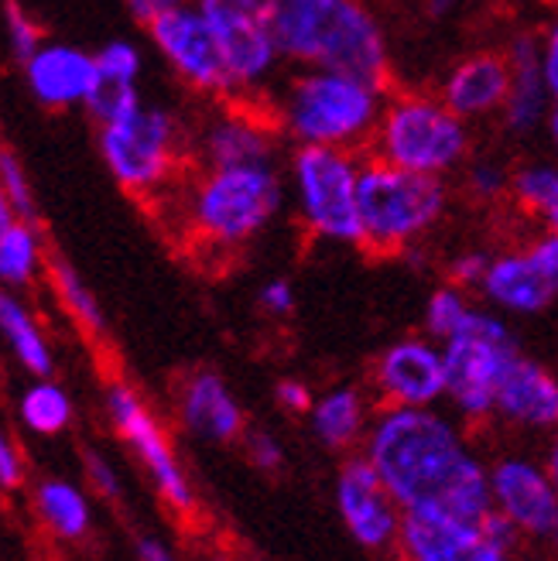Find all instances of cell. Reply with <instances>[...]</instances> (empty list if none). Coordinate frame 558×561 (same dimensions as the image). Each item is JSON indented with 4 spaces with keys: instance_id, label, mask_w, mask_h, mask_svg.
Instances as JSON below:
<instances>
[{
    "instance_id": "1",
    "label": "cell",
    "mask_w": 558,
    "mask_h": 561,
    "mask_svg": "<svg viewBox=\"0 0 558 561\" xmlns=\"http://www.w3.org/2000/svg\"><path fill=\"white\" fill-rule=\"evenodd\" d=\"M367 459L411 514L480 524L493 511L490 472L453 421L432 408H387L371 428Z\"/></svg>"
},
{
    "instance_id": "2",
    "label": "cell",
    "mask_w": 558,
    "mask_h": 561,
    "mask_svg": "<svg viewBox=\"0 0 558 561\" xmlns=\"http://www.w3.org/2000/svg\"><path fill=\"white\" fill-rule=\"evenodd\" d=\"M267 18L282 62L387 79L390 48L367 0H267Z\"/></svg>"
},
{
    "instance_id": "3",
    "label": "cell",
    "mask_w": 558,
    "mask_h": 561,
    "mask_svg": "<svg viewBox=\"0 0 558 561\" xmlns=\"http://www.w3.org/2000/svg\"><path fill=\"white\" fill-rule=\"evenodd\" d=\"M179 185V222L195 250L234 254L254 243L285 206V179L274 161L203 168Z\"/></svg>"
},
{
    "instance_id": "4",
    "label": "cell",
    "mask_w": 558,
    "mask_h": 561,
    "mask_svg": "<svg viewBox=\"0 0 558 561\" xmlns=\"http://www.w3.org/2000/svg\"><path fill=\"white\" fill-rule=\"evenodd\" d=\"M384 82L337 69H298L271 100L274 124L295 145L360 151L384 110Z\"/></svg>"
},
{
    "instance_id": "5",
    "label": "cell",
    "mask_w": 558,
    "mask_h": 561,
    "mask_svg": "<svg viewBox=\"0 0 558 561\" xmlns=\"http://www.w3.org/2000/svg\"><path fill=\"white\" fill-rule=\"evenodd\" d=\"M96 148L110 179L130 199H164L192 158L189 134L169 106L137 103L130 114L96 124Z\"/></svg>"
},
{
    "instance_id": "6",
    "label": "cell",
    "mask_w": 558,
    "mask_h": 561,
    "mask_svg": "<svg viewBox=\"0 0 558 561\" xmlns=\"http://www.w3.org/2000/svg\"><path fill=\"white\" fill-rule=\"evenodd\" d=\"M360 247L371 254H405L425 240L449 209L445 179L418 175L374 154L360 164Z\"/></svg>"
},
{
    "instance_id": "7",
    "label": "cell",
    "mask_w": 558,
    "mask_h": 561,
    "mask_svg": "<svg viewBox=\"0 0 558 561\" xmlns=\"http://www.w3.org/2000/svg\"><path fill=\"white\" fill-rule=\"evenodd\" d=\"M371 145L387 164L445 179L469 154V127L439 96L395 93L384 100Z\"/></svg>"
},
{
    "instance_id": "8",
    "label": "cell",
    "mask_w": 558,
    "mask_h": 561,
    "mask_svg": "<svg viewBox=\"0 0 558 561\" xmlns=\"http://www.w3.org/2000/svg\"><path fill=\"white\" fill-rule=\"evenodd\" d=\"M360 158L346 148L295 145L288 161L292 203L312 240L360 247Z\"/></svg>"
},
{
    "instance_id": "9",
    "label": "cell",
    "mask_w": 558,
    "mask_h": 561,
    "mask_svg": "<svg viewBox=\"0 0 558 561\" xmlns=\"http://www.w3.org/2000/svg\"><path fill=\"white\" fill-rule=\"evenodd\" d=\"M439 346L445 356V398H453V404L472 421L490 417L500 377L514 353H521L508 322L493 308L472 305L463 329Z\"/></svg>"
},
{
    "instance_id": "10",
    "label": "cell",
    "mask_w": 558,
    "mask_h": 561,
    "mask_svg": "<svg viewBox=\"0 0 558 561\" xmlns=\"http://www.w3.org/2000/svg\"><path fill=\"white\" fill-rule=\"evenodd\" d=\"M192 4L200 8L219 45L234 96L261 100L277 66H282V51H277L267 18V0H192Z\"/></svg>"
},
{
    "instance_id": "11",
    "label": "cell",
    "mask_w": 558,
    "mask_h": 561,
    "mask_svg": "<svg viewBox=\"0 0 558 561\" xmlns=\"http://www.w3.org/2000/svg\"><path fill=\"white\" fill-rule=\"evenodd\" d=\"M145 32H148L151 48L158 51V59L172 69V76L189 93L203 96L209 103L234 96L219 45L209 32L206 18L200 14V8H195L192 0L169 14L148 21Z\"/></svg>"
},
{
    "instance_id": "12",
    "label": "cell",
    "mask_w": 558,
    "mask_h": 561,
    "mask_svg": "<svg viewBox=\"0 0 558 561\" xmlns=\"http://www.w3.org/2000/svg\"><path fill=\"white\" fill-rule=\"evenodd\" d=\"M277 130L271 106L261 110V100L227 96L216 100L213 114L189 137L195 164L203 168H227V164H258L274 161L277 154Z\"/></svg>"
},
{
    "instance_id": "13",
    "label": "cell",
    "mask_w": 558,
    "mask_h": 561,
    "mask_svg": "<svg viewBox=\"0 0 558 561\" xmlns=\"http://www.w3.org/2000/svg\"><path fill=\"white\" fill-rule=\"evenodd\" d=\"M106 414H110V421H114L117 435L134 448L137 459L145 462L158 493L169 500V507L182 517H192L195 514V493H192L185 472L175 459V448H172L169 435H164V428L158 425V417L151 414L145 398L137 394L134 387L117 380V383L106 387Z\"/></svg>"
},
{
    "instance_id": "14",
    "label": "cell",
    "mask_w": 558,
    "mask_h": 561,
    "mask_svg": "<svg viewBox=\"0 0 558 561\" xmlns=\"http://www.w3.org/2000/svg\"><path fill=\"white\" fill-rule=\"evenodd\" d=\"M374 387L387 408H432L445 398V356L435 340H398L374 363Z\"/></svg>"
},
{
    "instance_id": "15",
    "label": "cell",
    "mask_w": 558,
    "mask_h": 561,
    "mask_svg": "<svg viewBox=\"0 0 558 561\" xmlns=\"http://www.w3.org/2000/svg\"><path fill=\"white\" fill-rule=\"evenodd\" d=\"M480 295L508 316H542L558 298V280L542 261L538 247L527 240L521 247H508L490 257L487 274L480 280Z\"/></svg>"
},
{
    "instance_id": "16",
    "label": "cell",
    "mask_w": 558,
    "mask_h": 561,
    "mask_svg": "<svg viewBox=\"0 0 558 561\" xmlns=\"http://www.w3.org/2000/svg\"><path fill=\"white\" fill-rule=\"evenodd\" d=\"M21 72L32 100L45 110H55V114L87 106L100 82L96 51L69 42H42L32 59L21 66Z\"/></svg>"
},
{
    "instance_id": "17",
    "label": "cell",
    "mask_w": 558,
    "mask_h": 561,
    "mask_svg": "<svg viewBox=\"0 0 558 561\" xmlns=\"http://www.w3.org/2000/svg\"><path fill=\"white\" fill-rule=\"evenodd\" d=\"M337 503H340V514L350 527V535L371 551L387 548L401 530V520L395 514V496L387 493L371 459H350L340 469Z\"/></svg>"
},
{
    "instance_id": "18",
    "label": "cell",
    "mask_w": 558,
    "mask_h": 561,
    "mask_svg": "<svg viewBox=\"0 0 558 561\" xmlns=\"http://www.w3.org/2000/svg\"><path fill=\"white\" fill-rule=\"evenodd\" d=\"M490 496L527 535H551L558 524V490L548 469L527 459H500L490 469Z\"/></svg>"
},
{
    "instance_id": "19",
    "label": "cell",
    "mask_w": 558,
    "mask_h": 561,
    "mask_svg": "<svg viewBox=\"0 0 558 561\" xmlns=\"http://www.w3.org/2000/svg\"><path fill=\"white\" fill-rule=\"evenodd\" d=\"M511 90V62L508 51L480 48L459 59L442 79L439 100L453 110L459 121H483L504 110Z\"/></svg>"
},
{
    "instance_id": "20",
    "label": "cell",
    "mask_w": 558,
    "mask_h": 561,
    "mask_svg": "<svg viewBox=\"0 0 558 561\" xmlns=\"http://www.w3.org/2000/svg\"><path fill=\"white\" fill-rule=\"evenodd\" d=\"M401 554L405 561H511L497 548L480 524H463L439 514L401 517Z\"/></svg>"
},
{
    "instance_id": "21",
    "label": "cell",
    "mask_w": 558,
    "mask_h": 561,
    "mask_svg": "<svg viewBox=\"0 0 558 561\" xmlns=\"http://www.w3.org/2000/svg\"><path fill=\"white\" fill-rule=\"evenodd\" d=\"M493 414L521 428H558V377L538 359L514 353L500 377Z\"/></svg>"
},
{
    "instance_id": "22",
    "label": "cell",
    "mask_w": 558,
    "mask_h": 561,
    "mask_svg": "<svg viewBox=\"0 0 558 561\" xmlns=\"http://www.w3.org/2000/svg\"><path fill=\"white\" fill-rule=\"evenodd\" d=\"M179 414L192 435L227 445L243 435V411L216 370H192L179 387Z\"/></svg>"
},
{
    "instance_id": "23",
    "label": "cell",
    "mask_w": 558,
    "mask_h": 561,
    "mask_svg": "<svg viewBox=\"0 0 558 561\" xmlns=\"http://www.w3.org/2000/svg\"><path fill=\"white\" fill-rule=\"evenodd\" d=\"M504 51L511 62V90H508V103L500 110V117H504V127L511 134H532L535 127L548 121L555 106L545 87L538 35H514Z\"/></svg>"
},
{
    "instance_id": "24",
    "label": "cell",
    "mask_w": 558,
    "mask_h": 561,
    "mask_svg": "<svg viewBox=\"0 0 558 561\" xmlns=\"http://www.w3.org/2000/svg\"><path fill=\"white\" fill-rule=\"evenodd\" d=\"M0 340L8 343L14 359L27 374L35 377H52L55 370V356L48 346V335L38 322V316L27 308L21 291H11L0 285Z\"/></svg>"
},
{
    "instance_id": "25",
    "label": "cell",
    "mask_w": 558,
    "mask_h": 561,
    "mask_svg": "<svg viewBox=\"0 0 558 561\" xmlns=\"http://www.w3.org/2000/svg\"><path fill=\"white\" fill-rule=\"evenodd\" d=\"M45 267H48V254L38 222L14 219L0 233V285L11 291H24L45 274Z\"/></svg>"
},
{
    "instance_id": "26",
    "label": "cell",
    "mask_w": 558,
    "mask_h": 561,
    "mask_svg": "<svg viewBox=\"0 0 558 561\" xmlns=\"http://www.w3.org/2000/svg\"><path fill=\"white\" fill-rule=\"evenodd\" d=\"M508 199L535 219L545 233H558V164L532 161L511 172V192Z\"/></svg>"
},
{
    "instance_id": "27",
    "label": "cell",
    "mask_w": 558,
    "mask_h": 561,
    "mask_svg": "<svg viewBox=\"0 0 558 561\" xmlns=\"http://www.w3.org/2000/svg\"><path fill=\"white\" fill-rule=\"evenodd\" d=\"M45 274L52 280V291H55V298H59L62 312L76 322V329L93 335V340H103V335H106L103 305H100V298L93 295V288L87 285V280H82V274L62 257H48Z\"/></svg>"
},
{
    "instance_id": "28",
    "label": "cell",
    "mask_w": 558,
    "mask_h": 561,
    "mask_svg": "<svg viewBox=\"0 0 558 561\" xmlns=\"http://www.w3.org/2000/svg\"><path fill=\"white\" fill-rule=\"evenodd\" d=\"M309 414H312V432L319 435L322 445L350 448L360 438V432H364L367 408H364V398H360V390L337 387V390H329V394H322Z\"/></svg>"
},
{
    "instance_id": "29",
    "label": "cell",
    "mask_w": 558,
    "mask_h": 561,
    "mask_svg": "<svg viewBox=\"0 0 558 561\" xmlns=\"http://www.w3.org/2000/svg\"><path fill=\"white\" fill-rule=\"evenodd\" d=\"M38 514L62 538H82L90 530V503L66 480H48L38 486Z\"/></svg>"
},
{
    "instance_id": "30",
    "label": "cell",
    "mask_w": 558,
    "mask_h": 561,
    "mask_svg": "<svg viewBox=\"0 0 558 561\" xmlns=\"http://www.w3.org/2000/svg\"><path fill=\"white\" fill-rule=\"evenodd\" d=\"M21 421L35 435H59L69 428V421H72V401L55 380L38 377L21 394Z\"/></svg>"
},
{
    "instance_id": "31",
    "label": "cell",
    "mask_w": 558,
    "mask_h": 561,
    "mask_svg": "<svg viewBox=\"0 0 558 561\" xmlns=\"http://www.w3.org/2000/svg\"><path fill=\"white\" fill-rule=\"evenodd\" d=\"M472 312V298L466 288L459 285H442L432 291L429 305H425V335L435 343H445L449 335H456L463 329V322Z\"/></svg>"
},
{
    "instance_id": "32",
    "label": "cell",
    "mask_w": 558,
    "mask_h": 561,
    "mask_svg": "<svg viewBox=\"0 0 558 561\" xmlns=\"http://www.w3.org/2000/svg\"><path fill=\"white\" fill-rule=\"evenodd\" d=\"M96 69H100V79H106V82H134V87H141L145 55L134 42L114 38L103 48H96Z\"/></svg>"
},
{
    "instance_id": "33",
    "label": "cell",
    "mask_w": 558,
    "mask_h": 561,
    "mask_svg": "<svg viewBox=\"0 0 558 561\" xmlns=\"http://www.w3.org/2000/svg\"><path fill=\"white\" fill-rule=\"evenodd\" d=\"M137 103H145L141 87H134V82H106V79H100L93 96L87 100V106H82V110L93 117V124H106V121H117V117L130 114Z\"/></svg>"
},
{
    "instance_id": "34",
    "label": "cell",
    "mask_w": 558,
    "mask_h": 561,
    "mask_svg": "<svg viewBox=\"0 0 558 561\" xmlns=\"http://www.w3.org/2000/svg\"><path fill=\"white\" fill-rule=\"evenodd\" d=\"M0 182H4V192H8V199H11L18 219L38 222V203H35L32 179H27V168L8 148H0Z\"/></svg>"
},
{
    "instance_id": "35",
    "label": "cell",
    "mask_w": 558,
    "mask_h": 561,
    "mask_svg": "<svg viewBox=\"0 0 558 561\" xmlns=\"http://www.w3.org/2000/svg\"><path fill=\"white\" fill-rule=\"evenodd\" d=\"M4 32H8V48L14 55V62L24 66L32 55L38 51L42 38V27L38 21L21 8V0H4Z\"/></svg>"
},
{
    "instance_id": "36",
    "label": "cell",
    "mask_w": 558,
    "mask_h": 561,
    "mask_svg": "<svg viewBox=\"0 0 558 561\" xmlns=\"http://www.w3.org/2000/svg\"><path fill=\"white\" fill-rule=\"evenodd\" d=\"M466 185L477 199H504L511 192V172L493 161H477L466 168Z\"/></svg>"
},
{
    "instance_id": "37",
    "label": "cell",
    "mask_w": 558,
    "mask_h": 561,
    "mask_svg": "<svg viewBox=\"0 0 558 561\" xmlns=\"http://www.w3.org/2000/svg\"><path fill=\"white\" fill-rule=\"evenodd\" d=\"M258 305H261V312L271 316V319H288L295 312V288H292V280H285V277L264 280L261 291H258Z\"/></svg>"
},
{
    "instance_id": "38",
    "label": "cell",
    "mask_w": 558,
    "mask_h": 561,
    "mask_svg": "<svg viewBox=\"0 0 558 561\" xmlns=\"http://www.w3.org/2000/svg\"><path fill=\"white\" fill-rule=\"evenodd\" d=\"M487 264H490V254H483V250H463V254H456L449 264V280L466 291H480Z\"/></svg>"
},
{
    "instance_id": "39",
    "label": "cell",
    "mask_w": 558,
    "mask_h": 561,
    "mask_svg": "<svg viewBox=\"0 0 558 561\" xmlns=\"http://www.w3.org/2000/svg\"><path fill=\"white\" fill-rule=\"evenodd\" d=\"M538 48H542L545 87L551 93V103H558V14L545 24V32L538 35Z\"/></svg>"
},
{
    "instance_id": "40",
    "label": "cell",
    "mask_w": 558,
    "mask_h": 561,
    "mask_svg": "<svg viewBox=\"0 0 558 561\" xmlns=\"http://www.w3.org/2000/svg\"><path fill=\"white\" fill-rule=\"evenodd\" d=\"M247 456H250V462H254L258 469H277L282 466V459H285V453H282V445H277V438L274 435H267V432H250L247 435Z\"/></svg>"
},
{
    "instance_id": "41",
    "label": "cell",
    "mask_w": 558,
    "mask_h": 561,
    "mask_svg": "<svg viewBox=\"0 0 558 561\" xmlns=\"http://www.w3.org/2000/svg\"><path fill=\"white\" fill-rule=\"evenodd\" d=\"M274 398H277V404H282L285 411H292V414H309L312 404H316L312 390L305 387L301 380H277Z\"/></svg>"
},
{
    "instance_id": "42",
    "label": "cell",
    "mask_w": 558,
    "mask_h": 561,
    "mask_svg": "<svg viewBox=\"0 0 558 561\" xmlns=\"http://www.w3.org/2000/svg\"><path fill=\"white\" fill-rule=\"evenodd\" d=\"M21 456H18V448L11 442V435L0 428V486H18L21 483Z\"/></svg>"
},
{
    "instance_id": "43",
    "label": "cell",
    "mask_w": 558,
    "mask_h": 561,
    "mask_svg": "<svg viewBox=\"0 0 558 561\" xmlns=\"http://www.w3.org/2000/svg\"><path fill=\"white\" fill-rule=\"evenodd\" d=\"M87 472H90V480H93V486L100 493H106V496H117L121 493L114 466H110L100 453H87Z\"/></svg>"
},
{
    "instance_id": "44",
    "label": "cell",
    "mask_w": 558,
    "mask_h": 561,
    "mask_svg": "<svg viewBox=\"0 0 558 561\" xmlns=\"http://www.w3.org/2000/svg\"><path fill=\"white\" fill-rule=\"evenodd\" d=\"M124 4H127V11H130L137 21L148 24V21L161 18V14H169V11L189 4V0H124Z\"/></svg>"
},
{
    "instance_id": "45",
    "label": "cell",
    "mask_w": 558,
    "mask_h": 561,
    "mask_svg": "<svg viewBox=\"0 0 558 561\" xmlns=\"http://www.w3.org/2000/svg\"><path fill=\"white\" fill-rule=\"evenodd\" d=\"M137 554H141V561H175L169 551H164L158 541H151V538H145L141 545H137Z\"/></svg>"
},
{
    "instance_id": "46",
    "label": "cell",
    "mask_w": 558,
    "mask_h": 561,
    "mask_svg": "<svg viewBox=\"0 0 558 561\" xmlns=\"http://www.w3.org/2000/svg\"><path fill=\"white\" fill-rule=\"evenodd\" d=\"M18 219V213H14V206H11V199H8V192H4V182H0V233H4L11 222Z\"/></svg>"
},
{
    "instance_id": "47",
    "label": "cell",
    "mask_w": 558,
    "mask_h": 561,
    "mask_svg": "<svg viewBox=\"0 0 558 561\" xmlns=\"http://www.w3.org/2000/svg\"><path fill=\"white\" fill-rule=\"evenodd\" d=\"M456 4L459 0H425V11H429V18H449L456 11Z\"/></svg>"
},
{
    "instance_id": "48",
    "label": "cell",
    "mask_w": 558,
    "mask_h": 561,
    "mask_svg": "<svg viewBox=\"0 0 558 561\" xmlns=\"http://www.w3.org/2000/svg\"><path fill=\"white\" fill-rule=\"evenodd\" d=\"M545 469H548L551 483H555V490H558V432H555V438H551V448H548V462H545Z\"/></svg>"
},
{
    "instance_id": "49",
    "label": "cell",
    "mask_w": 558,
    "mask_h": 561,
    "mask_svg": "<svg viewBox=\"0 0 558 561\" xmlns=\"http://www.w3.org/2000/svg\"><path fill=\"white\" fill-rule=\"evenodd\" d=\"M545 127H548V134H551V145H555V151H558V103L551 106V114H548Z\"/></svg>"
},
{
    "instance_id": "50",
    "label": "cell",
    "mask_w": 558,
    "mask_h": 561,
    "mask_svg": "<svg viewBox=\"0 0 558 561\" xmlns=\"http://www.w3.org/2000/svg\"><path fill=\"white\" fill-rule=\"evenodd\" d=\"M548 538H551V545H555V554H558V524H555V530H551Z\"/></svg>"
}]
</instances>
